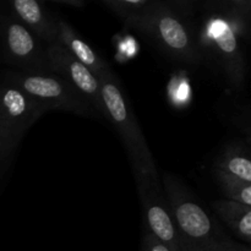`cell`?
<instances>
[{
  "label": "cell",
  "instance_id": "cell-1",
  "mask_svg": "<svg viewBox=\"0 0 251 251\" xmlns=\"http://www.w3.org/2000/svg\"><path fill=\"white\" fill-rule=\"evenodd\" d=\"M162 188L176 223L180 251H251L249 245L227 234L180 179L164 173Z\"/></svg>",
  "mask_w": 251,
  "mask_h": 251
},
{
  "label": "cell",
  "instance_id": "cell-2",
  "mask_svg": "<svg viewBox=\"0 0 251 251\" xmlns=\"http://www.w3.org/2000/svg\"><path fill=\"white\" fill-rule=\"evenodd\" d=\"M127 27L150 37L161 50L180 63L198 66L203 61L193 22L168 1L153 0L149 11Z\"/></svg>",
  "mask_w": 251,
  "mask_h": 251
},
{
  "label": "cell",
  "instance_id": "cell-3",
  "mask_svg": "<svg viewBox=\"0 0 251 251\" xmlns=\"http://www.w3.org/2000/svg\"><path fill=\"white\" fill-rule=\"evenodd\" d=\"M105 118L119 134L129 156L135 179H159L153 156L141 127L112 69L98 76Z\"/></svg>",
  "mask_w": 251,
  "mask_h": 251
},
{
  "label": "cell",
  "instance_id": "cell-4",
  "mask_svg": "<svg viewBox=\"0 0 251 251\" xmlns=\"http://www.w3.org/2000/svg\"><path fill=\"white\" fill-rule=\"evenodd\" d=\"M203 59H212L232 88L242 91L247 78V63L239 37L217 9L207 10L195 28Z\"/></svg>",
  "mask_w": 251,
  "mask_h": 251
},
{
  "label": "cell",
  "instance_id": "cell-5",
  "mask_svg": "<svg viewBox=\"0 0 251 251\" xmlns=\"http://www.w3.org/2000/svg\"><path fill=\"white\" fill-rule=\"evenodd\" d=\"M6 78L19 86L46 110L60 109L80 115H97L87 102L54 74L9 73Z\"/></svg>",
  "mask_w": 251,
  "mask_h": 251
},
{
  "label": "cell",
  "instance_id": "cell-6",
  "mask_svg": "<svg viewBox=\"0 0 251 251\" xmlns=\"http://www.w3.org/2000/svg\"><path fill=\"white\" fill-rule=\"evenodd\" d=\"M0 37L7 63L22 73L51 74L46 44L11 15L0 17Z\"/></svg>",
  "mask_w": 251,
  "mask_h": 251
},
{
  "label": "cell",
  "instance_id": "cell-7",
  "mask_svg": "<svg viewBox=\"0 0 251 251\" xmlns=\"http://www.w3.org/2000/svg\"><path fill=\"white\" fill-rule=\"evenodd\" d=\"M47 55L51 74L65 80L90 104L96 114L105 118L104 104L97 76L76 60L58 42L47 46Z\"/></svg>",
  "mask_w": 251,
  "mask_h": 251
},
{
  "label": "cell",
  "instance_id": "cell-8",
  "mask_svg": "<svg viewBox=\"0 0 251 251\" xmlns=\"http://www.w3.org/2000/svg\"><path fill=\"white\" fill-rule=\"evenodd\" d=\"M144 213L145 229L172 251H180L171 207L168 205L159 179H135Z\"/></svg>",
  "mask_w": 251,
  "mask_h": 251
},
{
  "label": "cell",
  "instance_id": "cell-9",
  "mask_svg": "<svg viewBox=\"0 0 251 251\" xmlns=\"http://www.w3.org/2000/svg\"><path fill=\"white\" fill-rule=\"evenodd\" d=\"M46 112L11 81L4 78L0 82V125L16 145Z\"/></svg>",
  "mask_w": 251,
  "mask_h": 251
},
{
  "label": "cell",
  "instance_id": "cell-10",
  "mask_svg": "<svg viewBox=\"0 0 251 251\" xmlns=\"http://www.w3.org/2000/svg\"><path fill=\"white\" fill-rule=\"evenodd\" d=\"M7 6L9 15L24 25L46 46L58 42L56 19L49 14L43 2L37 0H12Z\"/></svg>",
  "mask_w": 251,
  "mask_h": 251
},
{
  "label": "cell",
  "instance_id": "cell-11",
  "mask_svg": "<svg viewBox=\"0 0 251 251\" xmlns=\"http://www.w3.org/2000/svg\"><path fill=\"white\" fill-rule=\"evenodd\" d=\"M58 26V43H60L74 58L85 65L96 76H100L107 69L108 64L88 46L87 42L75 31L73 26L61 19H56Z\"/></svg>",
  "mask_w": 251,
  "mask_h": 251
},
{
  "label": "cell",
  "instance_id": "cell-12",
  "mask_svg": "<svg viewBox=\"0 0 251 251\" xmlns=\"http://www.w3.org/2000/svg\"><path fill=\"white\" fill-rule=\"evenodd\" d=\"M216 215L237 234L244 240L247 245L251 242V208L249 206L229 200H217L212 203Z\"/></svg>",
  "mask_w": 251,
  "mask_h": 251
},
{
  "label": "cell",
  "instance_id": "cell-13",
  "mask_svg": "<svg viewBox=\"0 0 251 251\" xmlns=\"http://www.w3.org/2000/svg\"><path fill=\"white\" fill-rule=\"evenodd\" d=\"M216 169L251 183V161L240 147H228L218 158Z\"/></svg>",
  "mask_w": 251,
  "mask_h": 251
},
{
  "label": "cell",
  "instance_id": "cell-14",
  "mask_svg": "<svg viewBox=\"0 0 251 251\" xmlns=\"http://www.w3.org/2000/svg\"><path fill=\"white\" fill-rule=\"evenodd\" d=\"M216 178H217L220 188L225 195L226 200L234 201L245 206H251V183L229 176V174L216 169Z\"/></svg>",
  "mask_w": 251,
  "mask_h": 251
},
{
  "label": "cell",
  "instance_id": "cell-15",
  "mask_svg": "<svg viewBox=\"0 0 251 251\" xmlns=\"http://www.w3.org/2000/svg\"><path fill=\"white\" fill-rule=\"evenodd\" d=\"M102 4L127 26L149 11L153 0H104Z\"/></svg>",
  "mask_w": 251,
  "mask_h": 251
},
{
  "label": "cell",
  "instance_id": "cell-16",
  "mask_svg": "<svg viewBox=\"0 0 251 251\" xmlns=\"http://www.w3.org/2000/svg\"><path fill=\"white\" fill-rule=\"evenodd\" d=\"M142 251H172L166 244L157 239L151 232L147 229L144 230L142 235Z\"/></svg>",
  "mask_w": 251,
  "mask_h": 251
},
{
  "label": "cell",
  "instance_id": "cell-17",
  "mask_svg": "<svg viewBox=\"0 0 251 251\" xmlns=\"http://www.w3.org/2000/svg\"><path fill=\"white\" fill-rule=\"evenodd\" d=\"M15 147H16V144L10 139L9 134L0 125V163L9 156V153Z\"/></svg>",
  "mask_w": 251,
  "mask_h": 251
},
{
  "label": "cell",
  "instance_id": "cell-18",
  "mask_svg": "<svg viewBox=\"0 0 251 251\" xmlns=\"http://www.w3.org/2000/svg\"><path fill=\"white\" fill-rule=\"evenodd\" d=\"M54 2L60 5H68V6L73 7H82L85 5V1L82 0H53Z\"/></svg>",
  "mask_w": 251,
  "mask_h": 251
}]
</instances>
